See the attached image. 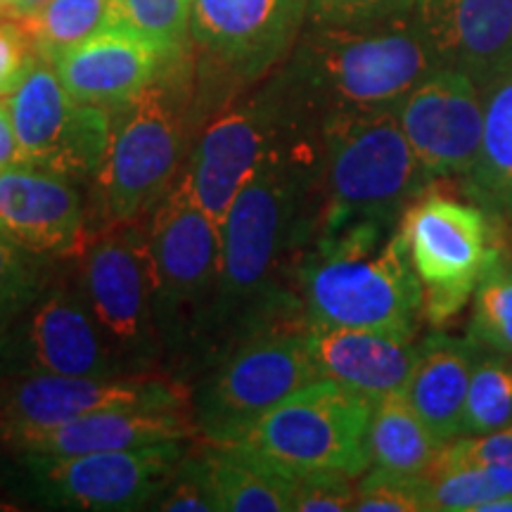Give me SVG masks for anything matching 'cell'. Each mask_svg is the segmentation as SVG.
I'll list each match as a JSON object with an SVG mask.
<instances>
[{
  "label": "cell",
  "instance_id": "cell-1",
  "mask_svg": "<svg viewBox=\"0 0 512 512\" xmlns=\"http://www.w3.org/2000/svg\"><path fill=\"white\" fill-rule=\"evenodd\" d=\"M318 131L275 147L221 223L219 285L195 380L240 339L304 318L294 275L318 221Z\"/></svg>",
  "mask_w": 512,
  "mask_h": 512
},
{
  "label": "cell",
  "instance_id": "cell-2",
  "mask_svg": "<svg viewBox=\"0 0 512 512\" xmlns=\"http://www.w3.org/2000/svg\"><path fill=\"white\" fill-rule=\"evenodd\" d=\"M441 69L413 12L366 27H306L271 74L287 105L306 124L339 112L396 107Z\"/></svg>",
  "mask_w": 512,
  "mask_h": 512
},
{
  "label": "cell",
  "instance_id": "cell-3",
  "mask_svg": "<svg viewBox=\"0 0 512 512\" xmlns=\"http://www.w3.org/2000/svg\"><path fill=\"white\" fill-rule=\"evenodd\" d=\"M110 114V147L93 183L98 230L150 219L183 178L202 124L195 50L166 57L143 93Z\"/></svg>",
  "mask_w": 512,
  "mask_h": 512
},
{
  "label": "cell",
  "instance_id": "cell-4",
  "mask_svg": "<svg viewBox=\"0 0 512 512\" xmlns=\"http://www.w3.org/2000/svg\"><path fill=\"white\" fill-rule=\"evenodd\" d=\"M306 325L380 330L415 339L422 285L399 226L356 223L313 235L294 275Z\"/></svg>",
  "mask_w": 512,
  "mask_h": 512
},
{
  "label": "cell",
  "instance_id": "cell-5",
  "mask_svg": "<svg viewBox=\"0 0 512 512\" xmlns=\"http://www.w3.org/2000/svg\"><path fill=\"white\" fill-rule=\"evenodd\" d=\"M316 233L356 223L399 226L401 214L434 183L413 152L396 107L339 112L318 128Z\"/></svg>",
  "mask_w": 512,
  "mask_h": 512
},
{
  "label": "cell",
  "instance_id": "cell-6",
  "mask_svg": "<svg viewBox=\"0 0 512 512\" xmlns=\"http://www.w3.org/2000/svg\"><path fill=\"white\" fill-rule=\"evenodd\" d=\"M147 247L164 373L188 384L200 366L219 285L221 228L178 181L147 219Z\"/></svg>",
  "mask_w": 512,
  "mask_h": 512
},
{
  "label": "cell",
  "instance_id": "cell-7",
  "mask_svg": "<svg viewBox=\"0 0 512 512\" xmlns=\"http://www.w3.org/2000/svg\"><path fill=\"white\" fill-rule=\"evenodd\" d=\"M313 380L318 373L306 349L304 318L280 320L240 339L202 370L190 392L192 422L207 444L228 446Z\"/></svg>",
  "mask_w": 512,
  "mask_h": 512
},
{
  "label": "cell",
  "instance_id": "cell-8",
  "mask_svg": "<svg viewBox=\"0 0 512 512\" xmlns=\"http://www.w3.org/2000/svg\"><path fill=\"white\" fill-rule=\"evenodd\" d=\"M399 230L422 285V318L432 328L465 309L486 266L512 242L508 221L432 183L403 211Z\"/></svg>",
  "mask_w": 512,
  "mask_h": 512
},
{
  "label": "cell",
  "instance_id": "cell-9",
  "mask_svg": "<svg viewBox=\"0 0 512 512\" xmlns=\"http://www.w3.org/2000/svg\"><path fill=\"white\" fill-rule=\"evenodd\" d=\"M375 401L330 377H318L261 415L240 446L287 477L342 472L351 479L368 470V427Z\"/></svg>",
  "mask_w": 512,
  "mask_h": 512
},
{
  "label": "cell",
  "instance_id": "cell-10",
  "mask_svg": "<svg viewBox=\"0 0 512 512\" xmlns=\"http://www.w3.org/2000/svg\"><path fill=\"white\" fill-rule=\"evenodd\" d=\"M306 15L309 0H195L190 38L202 124L223 100L290 57Z\"/></svg>",
  "mask_w": 512,
  "mask_h": 512
},
{
  "label": "cell",
  "instance_id": "cell-11",
  "mask_svg": "<svg viewBox=\"0 0 512 512\" xmlns=\"http://www.w3.org/2000/svg\"><path fill=\"white\" fill-rule=\"evenodd\" d=\"M188 451V441H169L74 456L12 453L8 484L29 503L50 510H150L159 489Z\"/></svg>",
  "mask_w": 512,
  "mask_h": 512
},
{
  "label": "cell",
  "instance_id": "cell-12",
  "mask_svg": "<svg viewBox=\"0 0 512 512\" xmlns=\"http://www.w3.org/2000/svg\"><path fill=\"white\" fill-rule=\"evenodd\" d=\"M316 131L266 76L259 88L230 95L204 119L181 185L221 228L230 204L275 147Z\"/></svg>",
  "mask_w": 512,
  "mask_h": 512
},
{
  "label": "cell",
  "instance_id": "cell-13",
  "mask_svg": "<svg viewBox=\"0 0 512 512\" xmlns=\"http://www.w3.org/2000/svg\"><path fill=\"white\" fill-rule=\"evenodd\" d=\"M74 273L83 302L126 373L166 375L152 316L147 223H117L95 230L76 256Z\"/></svg>",
  "mask_w": 512,
  "mask_h": 512
},
{
  "label": "cell",
  "instance_id": "cell-14",
  "mask_svg": "<svg viewBox=\"0 0 512 512\" xmlns=\"http://www.w3.org/2000/svg\"><path fill=\"white\" fill-rule=\"evenodd\" d=\"M8 107L19 164L41 166L79 185L98 181L110 147L112 114L74 100L53 62L38 57Z\"/></svg>",
  "mask_w": 512,
  "mask_h": 512
},
{
  "label": "cell",
  "instance_id": "cell-15",
  "mask_svg": "<svg viewBox=\"0 0 512 512\" xmlns=\"http://www.w3.org/2000/svg\"><path fill=\"white\" fill-rule=\"evenodd\" d=\"M31 375H128L83 302L76 273L0 328V380Z\"/></svg>",
  "mask_w": 512,
  "mask_h": 512
},
{
  "label": "cell",
  "instance_id": "cell-16",
  "mask_svg": "<svg viewBox=\"0 0 512 512\" xmlns=\"http://www.w3.org/2000/svg\"><path fill=\"white\" fill-rule=\"evenodd\" d=\"M190 411L188 384L169 375H31L0 380V444L102 411Z\"/></svg>",
  "mask_w": 512,
  "mask_h": 512
},
{
  "label": "cell",
  "instance_id": "cell-17",
  "mask_svg": "<svg viewBox=\"0 0 512 512\" xmlns=\"http://www.w3.org/2000/svg\"><path fill=\"white\" fill-rule=\"evenodd\" d=\"M396 117L432 181L470 174L484 131L482 91L470 76L437 69L396 105Z\"/></svg>",
  "mask_w": 512,
  "mask_h": 512
},
{
  "label": "cell",
  "instance_id": "cell-18",
  "mask_svg": "<svg viewBox=\"0 0 512 512\" xmlns=\"http://www.w3.org/2000/svg\"><path fill=\"white\" fill-rule=\"evenodd\" d=\"M0 228L50 259H76L91 238L79 183L31 164L0 169Z\"/></svg>",
  "mask_w": 512,
  "mask_h": 512
},
{
  "label": "cell",
  "instance_id": "cell-19",
  "mask_svg": "<svg viewBox=\"0 0 512 512\" xmlns=\"http://www.w3.org/2000/svg\"><path fill=\"white\" fill-rule=\"evenodd\" d=\"M413 17L441 67L479 91L512 69V0H418Z\"/></svg>",
  "mask_w": 512,
  "mask_h": 512
},
{
  "label": "cell",
  "instance_id": "cell-20",
  "mask_svg": "<svg viewBox=\"0 0 512 512\" xmlns=\"http://www.w3.org/2000/svg\"><path fill=\"white\" fill-rule=\"evenodd\" d=\"M166 57L126 27L100 31L53 62L74 100L117 110L155 79Z\"/></svg>",
  "mask_w": 512,
  "mask_h": 512
},
{
  "label": "cell",
  "instance_id": "cell-21",
  "mask_svg": "<svg viewBox=\"0 0 512 512\" xmlns=\"http://www.w3.org/2000/svg\"><path fill=\"white\" fill-rule=\"evenodd\" d=\"M306 349L318 377H330L373 401L406 387L418 358L415 339L337 325H306Z\"/></svg>",
  "mask_w": 512,
  "mask_h": 512
},
{
  "label": "cell",
  "instance_id": "cell-22",
  "mask_svg": "<svg viewBox=\"0 0 512 512\" xmlns=\"http://www.w3.org/2000/svg\"><path fill=\"white\" fill-rule=\"evenodd\" d=\"M200 437L190 411H157V408H133V411H102L81 415L62 425L19 434L5 441L10 453H74L126 451L169 441H190Z\"/></svg>",
  "mask_w": 512,
  "mask_h": 512
},
{
  "label": "cell",
  "instance_id": "cell-23",
  "mask_svg": "<svg viewBox=\"0 0 512 512\" xmlns=\"http://www.w3.org/2000/svg\"><path fill=\"white\" fill-rule=\"evenodd\" d=\"M477 351L470 337L444 332H432L418 342V358L403 392L441 444L460 437Z\"/></svg>",
  "mask_w": 512,
  "mask_h": 512
},
{
  "label": "cell",
  "instance_id": "cell-24",
  "mask_svg": "<svg viewBox=\"0 0 512 512\" xmlns=\"http://www.w3.org/2000/svg\"><path fill=\"white\" fill-rule=\"evenodd\" d=\"M484 131L465 195L512 221V69L482 91Z\"/></svg>",
  "mask_w": 512,
  "mask_h": 512
},
{
  "label": "cell",
  "instance_id": "cell-25",
  "mask_svg": "<svg viewBox=\"0 0 512 512\" xmlns=\"http://www.w3.org/2000/svg\"><path fill=\"white\" fill-rule=\"evenodd\" d=\"M216 512H290L292 477L240 446L207 444L202 451Z\"/></svg>",
  "mask_w": 512,
  "mask_h": 512
},
{
  "label": "cell",
  "instance_id": "cell-26",
  "mask_svg": "<svg viewBox=\"0 0 512 512\" xmlns=\"http://www.w3.org/2000/svg\"><path fill=\"white\" fill-rule=\"evenodd\" d=\"M441 446L444 444L434 437L403 389L375 401L368 427V451L377 467L427 475Z\"/></svg>",
  "mask_w": 512,
  "mask_h": 512
},
{
  "label": "cell",
  "instance_id": "cell-27",
  "mask_svg": "<svg viewBox=\"0 0 512 512\" xmlns=\"http://www.w3.org/2000/svg\"><path fill=\"white\" fill-rule=\"evenodd\" d=\"M22 22L34 38L38 57L55 62L88 38L114 27L117 19L112 0H50L46 8Z\"/></svg>",
  "mask_w": 512,
  "mask_h": 512
},
{
  "label": "cell",
  "instance_id": "cell-28",
  "mask_svg": "<svg viewBox=\"0 0 512 512\" xmlns=\"http://www.w3.org/2000/svg\"><path fill=\"white\" fill-rule=\"evenodd\" d=\"M467 337L477 347L512 358V242L479 278Z\"/></svg>",
  "mask_w": 512,
  "mask_h": 512
},
{
  "label": "cell",
  "instance_id": "cell-29",
  "mask_svg": "<svg viewBox=\"0 0 512 512\" xmlns=\"http://www.w3.org/2000/svg\"><path fill=\"white\" fill-rule=\"evenodd\" d=\"M512 427V358L479 347L467 389L460 437L501 432Z\"/></svg>",
  "mask_w": 512,
  "mask_h": 512
},
{
  "label": "cell",
  "instance_id": "cell-30",
  "mask_svg": "<svg viewBox=\"0 0 512 512\" xmlns=\"http://www.w3.org/2000/svg\"><path fill=\"white\" fill-rule=\"evenodd\" d=\"M117 27L131 29L164 57L192 48L190 24L195 0H112Z\"/></svg>",
  "mask_w": 512,
  "mask_h": 512
},
{
  "label": "cell",
  "instance_id": "cell-31",
  "mask_svg": "<svg viewBox=\"0 0 512 512\" xmlns=\"http://www.w3.org/2000/svg\"><path fill=\"white\" fill-rule=\"evenodd\" d=\"M53 261L17 245L0 228V328L12 323L48 290L55 280Z\"/></svg>",
  "mask_w": 512,
  "mask_h": 512
},
{
  "label": "cell",
  "instance_id": "cell-32",
  "mask_svg": "<svg viewBox=\"0 0 512 512\" xmlns=\"http://www.w3.org/2000/svg\"><path fill=\"white\" fill-rule=\"evenodd\" d=\"M356 512H427L432 510L430 479L377 467L356 486Z\"/></svg>",
  "mask_w": 512,
  "mask_h": 512
},
{
  "label": "cell",
  "instance_id": "cell-33",
  "mask_svg": "<svg viewBox=\"0 0 512 512\" xmlns=\"http://www.w3.org/2000/svg\"><path fill=\"white\" fill-rule=\"evenodd\" d=\"M150 510L159 512H216L214 494L202 451H188L166 479Z\"/></svg>",
  "mask_w": 512,
  "mask_h": 512
},
{
  "label": "cell",
  "instance_id": "cell-34",
  "mask_svg": "<svg viewBox=\"0 0 512 512\" xmlns=\"http://www.w3.org/2000/svg\"><path fill=\"white\" fill-rule=\"evenodd\" d=\"M418 0H309L311 27H366L411 15Z\"/></svg>",
  "mask_w": 512,
  "mask_h": 512
},
{
  "label": "cell",
  "instance_id": "cell-35",
  "mask_svg": "<svg viewBox=\"0 0 512 512\" xmlns=\"http://www.w3.org/2000/svg\"><path fill=\"white\" fill-rule=\"evenodd\" d=\"M294 512H344L354 510L356 486L342 472H304L292 477Z\"/></svg>",
  "mask_w": 512,
  "mask_h": 512
},
{
  "label": "cell",
  "instance_id": "cell-36",
  "mask_svg": "<svg viewBox=\"0 0 512 512\" xmlns=\"http://www.w3.org/2000/svg\"><path fill=\"white\" fill-rule=\"evenodd\" d=\"M36 60L34 38L22 19H0V98L15 93Z\"/></svg>",
  "mask_w": 512,
  "mask_h": 512
},
{
  "label": "cell",
  "instance_id": "cell-37",
  "mask_svg": "<svg viewBox=\"0 0 512 512\" xmlns=\"http://www.w3.org/2000/svg\"><path fill=\"white\" fill-rule=\"evenodd\" d=\"M19 164V147L8 102H0V169Z\"/></svg>",
  "mask_w": 512,
  "mask_h": 512
},
{
  "label": "cell",
  "instance_id": "cell-38",
  "mask_svg": "<svg viewBox=\"0 0 512 512\" xmlns=\"http://www.w3.org/2000/svg\"><path fill=\"white\" fill-rule=\"evenodd\" d=\"M48 3L50 0H10V15L19 19L31 17L41 8H46Z\"/></svg>",
  "mask_w": 512,
  "mask_h": 512
},
{
  "label": "cell",
  "instance_id": "cell-39",
  "mask_svg": "<svg viewBox=\"0 0 512 512\" xmlns=\"http://www.w3.org/2000/svg\"><path fill=\"white\" fill-rule=\"evenodd\" d=\"M477 512H512V494L494 498V501L484 503Z\"/></svg>",
  "mask_w": 512,
  "mask_h": 512
},
{
  "label": "cell",
  "instance_id": "cell-40",
  "mask_svg": "<svg viewBox=\"0 0 512 512\" xmlns=\"http://www.w3.org/2000/svg\"><path fill=\"white\" fill-rule=\"evenodd\" d=\"M5 12H10V5L8 3H0V17H3Z\"/></svg>",
  "mask_w": 512,
  "mask_h": 512
},
{
  "label": "cell",
  "instance_id": "cell-41",
  "mask_svg": "<svg viewBox=\"0 0 512 512\" xmlns=\"http://www.w3.org/2000/svg\"><path fill=\"white\" fill-rule=\"evenodd\" d=\"M0 3H8L10 5V0H0Z\"/></svg>",
  "mask_w": 512,
  "mask_h": 512
}]
</instances>
